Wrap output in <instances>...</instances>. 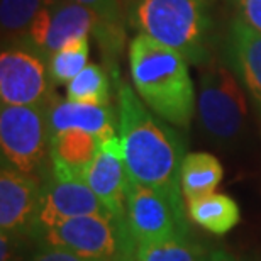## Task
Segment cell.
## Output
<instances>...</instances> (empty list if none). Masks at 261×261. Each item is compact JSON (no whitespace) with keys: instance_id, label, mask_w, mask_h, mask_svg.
Listing matches in <instances>:
<instances>
[{"instance_id":"obj_1","label":"cell","mask_w":261,"mask_h":261,"mask_svg":"<svg viewBox=\"0 0 261 261\" xmlns=\"http://www.w3.org/2000/svg\"><path fill=\"white\" fill-rule=\"evenodd\" d=\"M117 129L129 180L184 200L180 171L185 144L181 136L156 119L127 83H119Z\"/></svg>"},{"instance_id":"obj_2","label":"cell","mask_w":261,"mask_h":261,"mask_svg":"<svg viewBox=\"0 0 261 261\" xmlns=\"http://www.w3.org/2000/svg\"><path fill=\"white\" fill-rule=\"evenodd\" d=\"M129 71L134 90L165 122L189 129L197 97L189 61L181 53L144 34L129 43Z\"/></svg>"},{"instance_id":"obj_3","label":"cell","mask_w":261,"mask_h":261,"mask_svg":"<svg viewBox=\"0 0 261 261\" xmlns=\"http://www.w3.org/2000/svg\"><path fill=\"white\" fill-rule=\"evenodd\" d=\"M127 20L138 34L176 49L192 65L212 60V20L205 0H129Z\"/></svg>"},{"instance_id":"obj_4","label":"cell","mask_w":261,"mask_h":261,"mask_svg":"<svg viewBox=\"0 0 261 261\" xmlns=\"http://www.w3.org/2000/svg\"><path fill=\"white\" fill-rule=\"evenodd\" d=\"M34 243L63 248L98 261H136L138 248L127 219L111 212L68 219L38 234Z\"/></svg>"},{"instance_id":"obj_5","label":"cell","mask_w":261,"mask_h":261,"mask_svg":"<svg viewBox=\"0 0 261 261\" xmlns=\"http://www.w3.org/2000/svg\"><path fill=\"white\" fill-rule=\"evenodd\" d=\"M2 163L43 185L53 171L48 107L2 106Z\"/></svg>"},{"instance_id":"obj_6","label":"cell","mask_w":261,"mask_h":261,"mask_svg":"<svg viewBox=\"0 0 261 261\" xmlns=\"http://www.w3.org/2000/svg\"><path fill=\"white\" fill-rule=\"evenodd\" d=\"M243 88L232 68L217 58L202 65L197 116L203 133L219 144L238 141L246 127L248 103Z\"/></svg>"},{"instance_id":"obj_7","label":"cell","mask_w":261,"mask_h":261,"mask_svg":"<svg viewBox=\"0 0 261 261\" xmlns=\"http://www.w3.org/2000/svg\"><path fill=\"white\" fill-rule=\"evenodd\" d=\"M51 76L48 60L22 43L2 46L0 102L2 106L49 107Z\"/></svg>"},{"instance_id":"obj_8","label":"cell","mask_w":261,"mask_h":261,"mask_svg":"<svg viewBox=\"0 0 261 261\" xmlns=\"http://www.w3.org/2000/svg\"><path fill=\"white\" fill-rule=\"evenodd\" d=\"M126 207L129 229L138 244L189 234L181 198H173L129 180Z\"/></svg>"},{"instance_id":"obj_9","label":"cell","mask_w":261,"mask_h":261,"mask_svg":"<svg viewBox=\"0 0 261 261\" xmlns=\"http://www.w3.org/2000/svg\"><path fill=\"white\" fill-rule=\"evenodd\" d=\"M98 31L100 24L90 9L73 0H51L20 43L49 60L71 41L92 34L97 38Z\"/></svg>"},{"instance_id":"obj_10","label":"cell","mask_w":261,"mask_h":261,"mask_svg":"<svg viewBox=\"0 0 261 261\" xmlns=\"http://www.w3.org/2000/svg\"><path fill=\"white\" fill-rule=\"evenodd\" d=\"M107 212L106 205L98 200L87 181L63 178L51 171V175L41 185L39 212L31 239L34 241L38 234L68 219Z\"/></svg>"},{"instance_id":"obj_11","label":"cell","mask_w":261,"mask_h":261,"mask_svg":"<svg viewBox=\"0 0 261 261\" xmlns=\"http://www.w3.org/2000/svg\"><path fill=\"white\" fill-rule=\"evenodd\" d=\"M39 202V181L2 163V170H0V231L2 234L31 239L36 219H38Z\"/></svg>"},{"instance_id":"obj_12","label":"cell","mask_w":261,"mask_h":261,"mask_svg":"<svg viewBox=\"0 0 261 261\" xmlns=\"http://www.w3.org/2000/svg\"><path fill=\"white\" fill-rule=\"evenodd\" d=\"M85 181L109 212L116 217L127 219L129 173L119 134L100 141L95 158L88 166Z\"/></svg>"},{"instance_id":"obj_13","label":"cell","mask_w":261,"mask_h":261,"mask_svg":"<svg viewBox=\"0 0 261 261\" xmlns=\"http://www.w3.org/2000/svg\"><path fill=\"white\" fill-rule=\"evenodd\" d=\"M227 58L261 116V33L241 19L234 20L227 38Z\"/></svg>"},{"instance_id":"obj_14","label":"cell","mask_w":261,"mask_h":261,"mask_svg":"<svg viewBox=\"0 0 261 261\" xmlns=\"http://www.w3.org/2000/svg\"><path fill=\"white\" fill-rule=\"evenodd\" d=\"M51 134L65 129H80L97 136L98 139H109L116 134V114L111 106H95L71 100L53 98L48 107Z\"/></svg>"},{"instance_id":"obj_15","label":"cell","mask_w":261,"mask_h":261,"mask_svg":"<svg viewBox=\"0 0 261 261\" xmlns=\"http://www.w3.org/2000/svg\"><path fill=\"white\" fill-rule=\"evenodd\" d=\"M100 139L80 129H65L51 134L53 173L63 178L85 181L88 166L95 158Z\"/></svg>"},{"instance_id":"obj_16","label":"cell","mask_w":261,"mask_h":261,"mask_svg":"<svg viewBox=\"0 0 261 261\" xmlns=\"http://www.w3.org/2000/svg\"><path fill=\"white\" fill-rule=\"evenodd\" d=\"M187 211H189V217L197 226L216 236L227 234L241 221L238 202L229 195L217 194V192L187 202Z\"/></svg>"},{"instance_id":"obj_17","label":"cell","mask_w":261,"mask_h":261,"mask_svg":"<svg viewBox=\"0 0 261 261\" xmlns=\"http://www.w3.org/2000/svg\"><path fill=\"white\" fill-rule=\"evenodd\" d=\"M224 176L222 165L211 153L185 154L180 171L181 194L187 202L216 192Z\"/></svg>"},{"instance_id":"obj_18","label":"cell","mask_w":261,"mask_h":261,"mask_svg":"<svg viewBox=\"0 0 261 261\" xmlns=\"http://www.w3.org/2000/svg\"><path fill=\"white\" fill-rule=\"evenodd\" d=\"M90 9L100 24L98 44L107 56H117L124 44V10L122 0H73Z\"/></svg>"},{"instance_id":"obj_19","label":"cell","mask_w":261,"mask_h":261,"mask_svg":"<svg viewBox=\"0 0 261 261\" xmlns=\"http://www.w3.org/2000/svg\"><path fill=\"white\" fill-rule=\"evenodd\" d=\"M51 0H0L2 46L20 43Z\"/></svg>"},{"instance_id":"obj_20","label":"cell","mask_w":261,"mask_h":261,"mask_svg":"<svg viewBox=\"0 0 261 261\" xmlns=\"http://www.w3.org/2000/svg\"><path fill=\"white\" fill-rule=\"evenodd\" d=\"M207 256L200 244L190 236H175L153 243H139L136 261H205Z\"/></svg>"},{"instance_id":"obj_21","label":"cell","mask_w":261,"mask_h":261,"mask_svg":"<svg viewBox=\"0 0 261 261\" xmlns=\"http://www.w3.org/2000/svg\"><path fill=\"white\" fill-rule=\"evenodd\" d=\"M88 56H90V36H83L65 44L48 60L51 82L55 85H68L87 68Z\"/></svg>"},{"instance_id":"obj_22","label":"cell","mask_w":261,"mask_h":261,"mask_svg":"<svg viewBox=\"0 0 261 261\" xmlns=\"http://www.w3.org/2000/svg\"><path fill=\"white\" fill-rule=\"evenodd\" d=\"M66 98L71 102L109 106L111 82L106 70L98 65H87L85 70L66 85Z\"/></svg>"},{"instance_id":"obj_23","label":"cell","mask_w":261,"mask_h":261,"mask_svg":"<svg viewBox=\"0 0 261 261\" xmlns=\"http://www.w3.org/2000/svg\"><path fill=\"white\" fill-rule=\"evenodd\" d=\"M29 261H98V259L80 256V254L68 251V249H63V248L39 244V248L36 249V253L33 254V258Z\"/></svg>"},{"instance_id":"obj_24","label":"cell","mask_w":261,"mask_h":261,"mask_svg":"<svg viewBox=\"0 0 261 261\" xmlns=\"http://www.w3.org/2000/svg\"><path fill=\"white\" fill-rule=\"evenodd\" d=\"M239 17L249 28L261 33V0H234Z\"/></svg>"},{"instance_id":"obj_25","label":"cell","mask_w":261,"mask_h":261,"mask_svg":"<svg viewBox=\"0 0 261 261\" xmlns=\"http://www.w3.org/2000/svg\"><path fill=\"white\" fill-rule=\"evenodd\" d=\"M207 261H246L244 258H239L236 254L229 253V251H224V249H216L208 254Z\"/></svg>"},{"instance_id":"obj_26","label":"cell","mask_w":261,"mask_h":261,"mask_svg":"<svg viewBox=\"0 0 261 261\" xmlns=\"http://www.w3.org/2000/svg\"><path fill=\"white\" fill-rule=\"evenodd\" d=\"M207 258H208V256H207ZM205 261H207V259H205Z\"/></svg>"}]
</instances>
